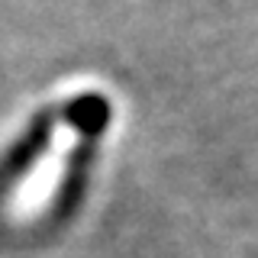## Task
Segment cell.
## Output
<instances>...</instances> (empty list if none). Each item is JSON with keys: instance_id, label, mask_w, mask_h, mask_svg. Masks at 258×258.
I'll return each instance as SVG.
<instances>
[{"instance_id": "cell-1", "label": "cell", "mask_w": 258, "mask_h": 258, "mask_svg": "<svg viewBox=\"0 0 258 258\" xmlns=\"http://www.w3.org/2000/svg\"><path fill=\"white\" fill-rule=\"evenodd\" d=\"M52 123H55L52 113H42V116H39L36 123L26 129V136H23V139L10 149V155L0 161V190H4L16 174H23L32 161H36V155L42 152V145L48 139V129H52Z\"/></svg>"}]
</instances>
